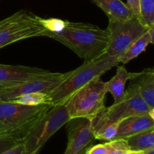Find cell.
Segmentation results:
<instances>
[{
  "instance_id": "6da1fadb",
  "label": "cell",
  "mask_w": 154,
  "mask_h": 154,
  "mask_svg": "<svg viewBox=\"0 0 154 154\" xmlns=\"http://www.w3.org/2000/svg\"><path fill=\"white\" fill-rule=\"evenodd\" d=\"M54 39L73 51L85 61L94 60L106 53L108 32L98 26L66 20V26L59 32H48Z\"/></svg>"
},
{
  "instance_id": "7a4b0ae2",
  "label": "cell",
  "mask_w": 154,
  "mask_h": 154,
  "mask_svg": "<svg viewBox=\"0 0 154 154\" xmlns=\"http://www.w3.org/2000/svg\"><path fill=\"white\" fill-rule=\"evenodd\" d=\"M119 64L118 58L111 57L106 53L98 58L85 61L59 85L55 90L48 93L50 104L52 105L63 104L84 86L93 80L101 78L108 71Z\"/></svg>"
},
{
  "instance_id": "3957f363",
  "label": "cell",
  "mask_w": 154,
  "mask_h": 154,
  "mask_svg": "<svg viewBox=\"0 0 154 154\" xmlns=\"http://www.w3.org/2000/svg\"><path fill=\"white\" fill-rule=\"evenodd\" d=\"M53 107L51 104L26 105L0 99V135L23 141L32 128Z\"/></svg>"
},
{
  "instance_id": "277c9868",
  "label": "cell",
  "mask_w": 154,
  "mask_h": 154,
  "mask_svg": "<svg viewBox=\"0 0 154 154\" xmlns=\"http://www.w3.org/2000/svg\"><path fill=\"white\" fill-rule=\"evenodd\" d=\"M48 32L42 24V17L20 10L0 20V49L30 38L47 37Z\"/></svg>"
},
{
  "instance_id": "5b68a950",
  "label": "cell",
  "mask_w": 154,
  "mask_h": 154,
  "mask_svg": "<svg viewBox=\"0 0 154 154\" xmlns=\"http://www.w3.org/2000/svg\"><path fill=\"white\" fill-rule=\"evenodd\" d=\"M108 90L106 82L96 78L75 92L64 105L70 119L84 117L92 120L104 108Z\"/></svg>"
},
{
  "instance_id": "8992f818",
  "label": "cell",
  "mask_w": 154,
  "mask_h": 154,
  "mask_svg": "<svg viewBox=\"0 0 154 154\" xmlns=\"http://www.w3.org/2000/svg\"><path fill=\"white\" fill-rule=\"evenodd\" d=\"M70 120L64 104L53 105L29 132L23 142L25 154L42 150L45 143Z\"/></svg>"
},
{
  "instance_id": "52a82bcc",
  "label": "cell",
  "mask_w": 154,
  "mask_h": 154,
  "mask_svg": "<svg viewBox=\"0 0 154 154\" xmlns=\"http://www.w3.org/2000/svg\"><path fill=\"white\" fill-rule=\"evenodd\" d=\"M148 29L149 27L143 20L138 17L128 20H109L107 28L108 43L106 54L118 58Z\"/></svg>"
},
{
  "instance_id": "ba28073f",
  "label": "cell",
  "mask_w": 154,
  "mask_h": 154,
  "mask_svg": "<svg viewBox=\"0 0 154 154\" xmlns=\"http://www.w3.org/2000/svg\"><path fill=\"white\" fill-rule=\"evenodd\" d=\"M150 109L134 82L126 90L124 98L120 102L114 103L108 108L105 107L102 112L108 120L120 123L129 117L148 114Z\"/></svg>"
},
{
  "instance_id": "9c48e42d",
  "label": "cell",
  "mask_w": 154,
  "mask_h": 154,
  "mask_svg": "<svg viewBox=\"0 0 154 154\" xmlns=\"http://www.w3.org/2000/svg\"><path fill=\"white\" fill-rule=\"evenodd\" d=\"M72 73V71L66 73L48 72L22 84L8 87L0 93V99L10 101L18 96L28 93H50L62 84Z\"/></svg>"
},
{
  "instance_id": "30bf717a",
  "label": "cell",
  "mask_w": 154,
  "mask_h": 154,
  "mask_svg": "<svg viewBox=\"0 0 154 154\" xmlns=\"http://www.w3.org/2000/svg\"><path fill=\"white\" fill-rule=\"evenodd\" d=\"M68 143L63 154H82L95 139L91 120L84 117L72 118L66 123Z\"/></svg>"
},
{
  "instance_id": "8fae6325",
  "label": "cell",
  "mask_w": 154,
  "mask_h": 154,
  "mask_svg": "<svg viewBox=\"0 0 154 154\" xmlns=\"http://www.w3.org/2000/svg\"><path fill=\"white\" fill-rule=\"evenodd\" d=\"M49 72L29 66L0 64V83L17 85Z\"/></svg>"
},
{
  "instance_id": "7c38bea8",
  "label": "cell",
  "mask_w": 154,
  "mask_h": 154,
  "mask_svg": "<svg viewBox=\"0 0 154 154\" xmlns=\"http://www.w3.org/2000/svg\"><path fill=\"white\" fill-rule=\"evenodd\" d=\"M154 127V120L149 114L134 116L120 122L115 138L127 139Z\"/></svg>"
},
{
  "instance_id": "4fadbf2b",
  "label": "cell",
  "mask_w": 154,
  "mask_h": 154,
  "mask_svg": "<svg viewBox=\"0 0 154 154\" xmlns=\"http://www.w3.org/2000/svg\"><path fill=\"white\" fill-rule=\"evenodd\" d=\"M138 75V72H129L124 66H118L115 75L106 82L108 93L114 98V103L120 102L126 94V84L129 80L132 81Z\"/></svg>"
},
{
  "instance_id": "5bb4252c",
  "label": "cell",
  "mask_w": 154,
  "mask_h": 154,
  "mask_svg": "<svg viewBox=\"0 0 154 154\" xmlns=\"http://www.w3.org/2000/svg\"><path fill=\"white\" fill-rule=\"evenodd\" d=\"M91 122L95 139L109 141L115 138L120 123L108 120L102 111L92 119Z\"/></svg>"
},
{
  "instance_id": "9a60e30c",
  "label": "cell",
  "mask_w": 154,
  "mask_h": 154,
  "mask_svg": "<svg viewBox=\"0 0 154 154\" xmlns=\"http://www.w3.org/2000/svg\"><path fill=\"white\" fill-rule=\"evenodd\" d=\"M108 20H128L135 17L126 4L121 0H93Z\"/></svg>"
},
{
  "instance_id": "2e32d148",
  "label": "cell",
  "mask_w": 154,
  "mask_h": 154,
  "mask_svg": "<svg viewBox=\"0 0 154 154\" xmlns=\"http://www.w3.org/2000/svg\"><path fill=\"white\" fill-rule=\"evenodd\" d=\"M134 82L137 84L143 99L150 108H154V67L138 72Z\"/></svg>"
},
{
  "instance_id": "e0dca14e",
  "label": "cell",
  "mask_w": 154,
  "mask_h": 154,
  "mask_svg": "<svg viewBox=\"0 0 154 154\" xmlns=\"http://www.w3.org/2000/svg\"><path fill=\"white\" fill-rule=\"evenodd\" d=\"M151 42V38L149 31L146 32L144 35L138 38L133 42L122 55L118 57V63L122 64H126L146 50L147 47Z\"/></svg>"
},
{
  "instance_id": "ac0fdd59",
  "label": "cell",
  "mask_w": 154,
  "mask_h": 154,
  "mask_svg": "<svg viewBox=\"0 0 154 154\" xmlns=\"http://www.w3.org/2000/svg\"><path fill=\"white\" fill-rule=\"evenodd\" d=\"M131 150L144 151L154 147V127L126 139Z\"/></svg>"
},
{
  "instance_id": "d6986e66",
  "label": "cell",
  "mask_w": 154,
  "mask_h": 154,
  "mask_svg": "<svg viewBox=\"0 0 154 154\" xmlns=\"http://www.w3.org/2000/svg\"><path fill=\"white\" fill-rule=\"evenodd\" d=\"M10 102L35 106V105H43V104H50V97L48 93H28V94L20 95L14 97V99H11Z\"/></svg>"
},
{
  "instance_id": "ffe728a7",
  "label": "cell",
  "mask_w": 154,
  "mask_h": 154,
  "mask_svg": "<svg viewBox=\"0 0 154 154\" xmlns=\"http://www.w3.org/2000/svg\"><path fill=\"white\" fill-rule=\"evenodd\" d=\"M141 19L148 27L154 24V0H140Z\"/></svg>"
},
{
  "instance_id": "44dd1931",
  "label": "cell",
  "mask_w": 154,
  "mask_h": 154,
  "mask_svg": "<svg viewBox=\"0 0 154 154\" xmlns=\"http://www.w3.org/2000/svg\"><path fill=\"white\" fill-rule=\"evenodd\" d=\"M42 23L49 32H59L65 28L66 20L58 18H42Z\"/></svg>"
},
{
  "instance_id": "7402d4cb",
  "label": "cell",
  "mask_w": 154,
  "mask_h": 154,
  "mask_svg": "<svg viewBox=\"0 0 154 154\" xmlns=\"http://www.w3.org/2000/svg\"><path fill=\"white\" fill-rule=\"evenodd\" d=\"M111 150L109 154H125L130 150L126 139L123 138H114L109 141Z\"/></svg>"
},
{
  "instance_id": "603a6c76",
  "label": "cell",
  "mask_w": 154,
  "mask_h": 154,
  "mask_svg": "<svg viewBox=\"0 0 154 154\" xmlns=\"http://www.w3.org/2000/svg\"><path fill=\"white\" fill-rule=\"evenodd\" d=\"M21 142L20 140L14 136L0 135V153Z\"/></svg>"
},
{
  "instance_id": "cb8c5ba5",
  "label": "cell",
  "mask_w": 154,
  "mask_h": 154,
  "mask_svg": "<svg viewBox=\"0 0 154 154\" xmlns=\"http://www.w3.org/2000/svg\"><path fill=\"white\" fill-rule=\"evenodd\" d=\"M111 147L109 141L104 144H99L93 146L86 150L84 154H109Z\"/></svg>"
},
{
  "instance_id": "d4e9b609",
  "label": "cell",
  "mask_w": 154,
  "mask_h": 154,
  "mask_svg": "<svg viewBox=\"0 0 154 154\" xmlns=\"http://www.w3.org/2000/svg\"><path fill=\"white\" fill-rule=\"evenodd\" d=\"M126 5L135 17L141 18L140 0H126Z\"/></svg>"
},
{
  "instance_id": "484cf974",
  "label": "cell",
  "mask_w": 154,
  "mask_h": 154,
  "mask_svg": "<svg viewBox=\"0 0 154 154\" xmlns=\"http://www.w3.org/2000/svg\"><path fill=\"white\" fill-rule=\"evenodd\" d=\"M26 148L23 142L19 143L14 147L0 153V154H25Z\"/></svg>"
},
{
  "instance_id": "4316f807",
  "label": "cell",
  "mask_w": 154,
  "mask_h": 154,
  "mask_svg": "<svg viewBox=\"0 0 154 154\" xmlns=\"http://www.w3.org/2000/svg\"><path fill=\"white\" fill-rule=\"evenodd\" d=\"M148 31L149 32H150V38H151V42H150V43L153 44L154 45V24L153 25H152L151 26L149 27Z\"/></svg>"
},
{
  "instance_id": "83f0119b",
  "label": "cell",
  "mask_w": 154,
  "mask_h": 154,
  "mask_svg": "<svg viewBox=\"0 0 154 154\" xmlns=\"http://www.w3.org/2000/svg\"><path fill=\"white\" fill-rule=\"evenodd\" d=\"M13 84H3V83H0V93H1L2 90H4L5 89L8 88V87H13Z\"/></svg>"
},
{
  "instance_id": "f1b7e54d",
  "label": "cell",
  "mask_w": 154,
  "mask_h": 154,
  "mask_svg": "<svg viewBox=\"0 0 154 154\" xmlns=\"http://www.w3.org/2000/svg\"><path fill=\"white\" fill-rule=\"evenodd\" d=\"M125 154H144L143 151H135V150H129Z\"/></svg>"
},
{
  "instance_id": "f546056e",
  "label": "cell",
  "mask_w": 154,
  "mask_h": 154,
  "mask_svg": "<svg viewBox=\"0 0 154 154\" xmlns=\"http://www.w3.org/2000/svg\"><path fill=\"white\" fill-rule=\"evenodd\" d=\"M143 153L144 154H154V147H153V148L148 149V150H144V151H143Z\"/></svg>"
},
{
  "instance_id": "4dcf8cb0",
  "label": "cell",
  "mask_w": 154,
  "mask_h": 154,
  "mask_svg": "<svg viewBox=\"0 0 154 154\" xmlns=\"http://www.w3.org/2000/svg\"><path fill=\"white\" fill-rule=\"evenodd\" d=\"M148 114H149V115L150 116V117H151V118L154 120V108L150 109V111H149Z\"/></svg>"
},
{
  "instance_id": "1f68e13d",
  "label": "cell",
  "mask_w": 154,
  "mask_h": 154,
  "mask_svg": "<svg viewBox=\"0 0 154 154\" xmlns=\"http://www.w3.org/2000/svg\"><path fill=\"white\" fill-rule=\"evenodd\" d=\"M40 151H41V150H35V151H33L32 153H31L29 154H39Z\"/></svg>"
},
{
  "instance_id": "d6a6232c",
  "label": "cell",
  "mask_w": 154,
  "mask_h": 154,
  "mask_svg": "<svg viewBox=\"0 0 154 154\" xmlns=\"http://www.w3.org/2000/svg\"><path fill=\"white\" fill-rule=\"evenodd\" d=\"M84 153H85V152H84ZM84 153H82V154H84Z\"/></svg>"
}]
</instances>
